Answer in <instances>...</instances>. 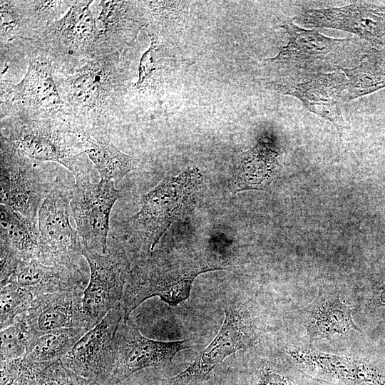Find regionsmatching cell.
I'll list each match as a JSON object with an SVG mask.
<instances>
[{
	"label": "cell",
	"mask_w": 385,
	"mask_h": 385,
	"mask_svg": "<svg viewBox=\"0 0 385 385\" xmlns=\"http://www.w3.org/2000/svg\"><path fill=\"white\" fill-rule=\"evenodd\" d=\"M281 27L289 41L275 57L267 61L278 77L270 84L279 91L322 74L353 68L369 51L354 38H329L292 21Z\"/></svg>",
	"instance_id": "6da1fadb"
},
{
	"label": "cell",
	"mask_w": 385,
	"mask_h": 385,
	"mask_svg": "<svg viewBox=\"0 0 385 385\" xmlns=\"http://www.w3.org/2000/svg\"><path fill=\"white\" fill-rule=\"evenodd\" d=\"M1 134L34 163L56 162L70 170L75 181L90 179L91 165L76 133L54 120L11 117Z\"/></svg>",
	"instance_id": "7a4b0ae2"
},
{
	"label": "cell",
	"mask_w": 385,
	"mask_h": 385,
	"mask_svg": "<svg viewBox=\"0 0 385 385\" xmlns=\"http://www.w3.org/2000/svg\"><path fill=\"white\" fill-rule=\"evenodd\" d=\"M118 54L98 55L77 61L62 85L68 111L98 121L111 112L120 86Z\"/></svg>",
	"instance_id": "3957f363"
},
{
	"label": "cell",
	"mask_w": 385,
	"mask_h": 385,
	"mask_svg": "<svg viewBox=\"0 0 385 385\" xmlns=\"http://www.w3.org/2000/svg\"><path fill=\"white\" fill-rule=\"evenodd\" d=\"M1 111L2 116L36 120H54L56 114L66 111L48 53H32L26 75L19 83L1 81Z\"/></svg>",
	"instance_id": "277c9868"
},
{
	"label": "cell",
	"mask_w": 385,
	"mask_h": 385,
	"mask_svg": "<svg viewBox=\"0 0 385 385\" xmlns=\"http://www.w3.org/2000/svg\"><path fill=\"white\" fill-rule=\"evenodd\" d=\"M73 185L56 177L38 212L41 263L83 266L78 235L70 222Z\"/></svg>",
	"instance_id": "5b68a950"
},
{
	"label": "cell",
	"mask_w": 385,
	"mask_h": 385,
	"mask_svg": "<svg viewBox=\"0 0 385 385\" xmlns=\"http://www.w3.org/2000/svg\"><path fill=\"white\" fill-rule=\"evenodd\" d=\"M82 255L90 270L83 293V312L91 329L121 302L131 268L125 251L118 243L108 244L105 254L83 250Z\"/></svg>",
	"instance_id": "8992f818"
},
{
	"label": "cell",
	"mask_w": 385,
	"mask_h": 385,
	"mask_svg": "<svg viewBox=\"0 0 385 385\" xmlns=\"http://www.w3.org/2000/svg\"><path fill=\"white\" fill-rule=\"evenodd\" d=\"M200 177L197 168L188 169L164 180L143 196L141 209L130 222L146 240L151 253L165 231L185 211Z\"/></svg>",
	"instance_id": "52a82bcc"
},
{
	"label": "cell",
	"mask_w": 385,
	"mask_h": 385,
	"mask_svg": "<svg viewBox=\"0 0 385 385\" xmlns=\"http://www.w3.org/2000/svg\"><path fill=\"white\" fill-rule=\"evenodd\" d=\"M257 331L246 304L225 309L222 327L210 344L183 371L165 381L164 385H195L234 352L253 346Z\"/></svg>",
	"instance_id": "ba28073f"
},
{
	"label": "cell",
	"mask_w": 385,
	"mask_h": 385,
	"mask_svg": "<svg viewBox=\"0 0 385 385\" xmlns=\"http://www.w3.org/2000/svg\"><path fill=\"white\" fill-rule=\"evenodd\" d=\"M119 197L113 182L90 179L75 181L71 212L76 225L82 251L105 254L108 250L110 215Z\"/></svg>",
	"instance_id": "9c48e42d"
},
{
	"label": "cell",
	"mask_w": 385,
	"mask_h": 385,
	"mask_svg": "<svg viewBox=\"0 0 385 385\" xmlns=\"http://www.w3.org/2000/svg\"><path fill=\"white\" fill-rule=\"evenodd\" d=\"M52 182L45 180L37 164L1 135V205L37 222L40 206Z\"/></svg>",
	"instance_id": "30bf717a"
},
{
	"label": "cell",
	"mask_w": 385,
	"mask_h": 385,
	"mask_svg": "<svg viewBox=\"0 0 385 385\" xmlns=\"http://www.w3.org/2000/svg\"><path fill=\"white\" fill-rule=\"evenodd\" d=\"M123 317L119 303L79 339L61 360L62 364L82 377L108 385L113 367L115 335Z\"/></svg>",
	"instance_id": "8fae6325"
},
{
	"label": "cell",
	"mask_w": 385,
	"mask_h": 385,
	"mask_svg": "<svg viewBox=\"0 0 385 385\" xmlns=\"http://www.w3.org/2000/svg\"><path fill=\"white\" fill-rule=\"evenodd\" d=\"M192 346V339L163 342L149 339L129 319H123L115 335L113 367L108 385H116L141 369L167 364L178 351Z\"/></svg>",
	"instance_id": "7c38bea8"
},
{
	"label": "cell",
	"mask_w": 385,
	"mask_h": 385,
	"mask_svg": "<svg viewBox=\"0 0 385 385\" xmlns=\"http://www.w3.org/2000/svg\"><path fill=\"white\" fill-rule=\"evenodd\" d=\"M93 1H74L68 12L36 38L41 51L55 55L78 58L96 56L101 30L90 10Z\"/></svg>",
	"instance_id": "4fadbf2b"
},
{
	"label": "cell",
	"mask_w": 385,
	"mask_h": 385,
	"mask_svg": "<svg viewBox=\"0 0 385 385\" xmlns=\"http://www.w3.org/2000/svg\"><path fill=\"white\" fill-rule=\"evenodd\" d=\"M304 25L353 33L375 45L385 46V6L364 1L341 7L302 9L295 17Z\"/></svg>",
	"instance_id": "5bb4252c"
},
{
	"label": "cell",
	"mask_w": 385,
	"mask_h": 385,
	"mask_svg": "<svg viewBox=\"0 0 385 385\" xmlns=\"http://www.w3.org/2000/svg\"><path fill=\"white\" fill-rule=\"evenodd\" d=\"M224 269L206 266L175 275L162 273L156 269L148 271L130 269L120 302L123 319H129L132 311L153 297H159L170 305H177L189 297L192 282L197 275Z\"/></svg>",
	"instance_id": "9a60e30c"
},
{
	"label": "cell",
	"mask_w": 385,
	"mask_h": 385,
	"mask_svg": "<svg viewBox=\"0 0 385 385\" xmlns=\"http://www.w3.org/2000/svg\"><path fill=\"white\" fill-rule=\"evenodd\" d=\"M342 71L322 74L281 92L299 99L308 111L334 123L342 134L344 121L340 104L347 101V78Z\"/></svg>",
	"instance_id": "2e32d148"
},
{
	"label": "cell",
	"mask_w": 385,
	"mask_h": 385,
	"mask_svg": "<svg viewBox=\"0 0 385 385\" xmlns=\"http://www.w3.org/2000/svg\"><path fill=\"white\" fill-rule=\"evenodd\" d=\"M88 282L83 266L22 260L8 284L26 288L36 297L56 292L84 291Z\"/></svg>",
	"instance_id": "e0dca14e"
},
{
	"label": "cell",
	"mask_w": 385,
	"mask_h": 385,
	"mask_svg": "<svg viewBox=\"0 0 385 385\" xmlns=\"http://www.w3.org/2000/svg\"><path fill=\"white\" fill-rule=\"evenodd\" d=\"M83 293L63 292L36 297L25 314L28 325L38 334L68 328L89 331L83 312Z\"/></svg>",
	"instance_id": "ac0fdd59"
},
{
	"label": "cell",
	"mask_w": 385,
	"mask_h": 385,
	"mask_svg": "<svg viewBox=\"0 0 385 385\" xmlns=\"http://www.w3.org/2000/svg\"><path fill=\"white\" fill-rule=\"evenodd\" d=\"M136 2L128 1H101V11L97 19L101 24L96 55L120 53L135 41L145 21L138 9Z\"/></svg>",
	"instance_id": "d6986e66"
},
{
	"label": "cell",
	"mask_w": 385,
	"mask_h": 385,
	"mask_svg": "<svg viewBox=\"0 0 385 385\" xmlns=\"http://www.w3.org/2000/svg\"><path fill=\"white\" fill-rule=\"evenodd\" d=\"M299 315L312 340L352 330L361 332L352 319L351 307L341 301L339 294L322 289Z\"/></svg>",
	"instance_id": "ffe728a7"
},
{
	"label": "cell",
	"mask_w": 385,
	"mask_h": 385,
	"mask_svg": "<svg viewBox=\"0 0 385 385\" xmlns=\"http://www.w3.org/2000/svg\"><path fill=\"white\" fill-rule=\"evenodd\" d=\"M83 150L99 173L101 180L118 184L130 172L135 170L139 160L119 150L106 133L74 131Z\"/></svg>",
	"instance_id": "44dd1931"
},
{
	"label": "cell",
	"mask_w": 385,
	"mask_h": 385,
	"mask_svg": "<svg viewBox=\"0 0 385 385\" xmlns=\"http://www.w3.org/2000/svg\"><path fill=\"white\" fill-rule=\"evenodd\" d=\"M1 208L0 245L13 250L24 261L41 262L42 245L38 222L4 206Z\"/></svg>",
	"instance_id": "7402d4cb"
},
{
	"label": "cell",
	"mask_w": 385,
	"mask_h": 385,
	"mask_svg": "<svg viewBox=\"0 0 385 385\" xmlns=\"http://www.w3.org/2000/svg\"><path fill=\"white\" fill-rule=\"evenodd\" d=\"M279 169L278 153L259 143L239 156L235 191L267 190Z\"/></svg>",
	"instance_id": "603a6c76"
},
{
	"label": "cell",
	"mask_w": 385,
	"mask_h": 385,
	"mask_svg": "<svg viewBox=\"0 0 385 385\" xmlns=\"http://www.w3.org/2000/svg\"><path fill=\"white\" fill-rule=\"evenodd\" d=\"M347 78V101L385 87V46L371 48L358 64L342 70Z\"/></svg>",
	"instance_id": "cb8c5ba5"
},
{
	"label": "cell",
	"mask_w": 385,
	"mask_h": 385,
	"mask_svg": "<svg viewBox=\"0 0 385 385\" xmlns=\"http://www.w3.org/2000/svg\"><path fill=\"white\" fill-rule=\"evenodd\" d=\"M87 332L81 328H68L40 334L24 358L41 363L61 360Z\"/></svg>",
	"instance_id": "d4e9b609"
},
{
	"label": "cell",
	"mask_w": 385,
	"mask_h": 385,
	"mask_svg": "<svg viewBox=\"0 0 385 385\" xmlns=\"http://www.w3.org/2000/svg\"><path fill=\"white\" fill-rule=\"evenodd\" d=\"M25 314L19 317L12 325L1 330V361L23 358L38 337V334L28 325Z\"/></svg>",
	"instance_id": "484cf974"
},
{
	"label": "cell",
	"mask_w": 385,
	"mask_h": 385,
	"mask_svg": "<svg viewBox=\"0 0 385 385\" xmlns=\"http://www.w3.org/2000/svg\"><path fill=\"white\" fill-rule=\"evenodd\" d=\"M35 297L26 288L9 283L1 287L0 329L12 325L31 308Z\"/></svg>",
	"instance_id": "4316f807"
},
{
	"label": "cell",
	"mask_w": 385,
	"mask_h": 385,
	"mask_svg": "<svg viewBox=\"0 0 385 385\" xmlns=\"http://www.w3.org/2000/svg\"><path fill=\"white\" fill-rule=\"evenodd\" d=\"M30 31L22 1H1V43L9 42Z\"/></svg>",
	"instance_id": "83f0119b"
},
{
	"label": "cell",
	"mask_w": 385,
	"mask_h": 385,
	"mask_svg": "<svg viewBox=\"0 0 385 385\" xmlns=\"http://www.w3.org/2000/svg\"><path fill=\"white\" fill-rule=\"evenodd\" d=\"M66 368L61 360L48 364L39 374L37 385H95Z\"/></svg>",
	"instance_id": "f1b7e54d"
},
{
	"label": "cell",
	"mask_w": 385,
	"mask_h": 385,
	"mask_svg": "<svg viewBox=\"0 0 385 385\" xmlns=\"http://www.w3.org/2000/svg\"><path fill=\"white\" fill-rule=\"evenodd\" d=\"M21 261V258L13 250L5 245H0L1 287L8 284L10 277Z\"/></svg>",
	"instance_id": "f546056e"
},
{
	"label": "cell",
	"mask_w": 385,
	"mask_h": 385,
	"mask_svg": "<svg viewBox=\"0 0 385 385\" xmlns=\"http://www.w3.org/2000/svg\"><path fill=\"white\" fill-rule=\"evenodd\" d=\"M257 385H287L285 380L280 375L272 372L264 371L261 374Z\"/></svg>",
	"instance_id": "4dcf8cb0"
},
{
	"label": "cell",
	"mask_w": 385,
	"mask_h": 385,
	"mask_svg": "<svg viewBox=\"0 0 385 385\" xmlns=\"http://www.w3.org/2000/svg\"><path fill=\"white\" fill-rule=\"evenodd\" d=\"M95 385H98V384H97V383H96V384H95Z\"/></svg>",
	"instance_id": "1f68e13d"
}]
</instances>
